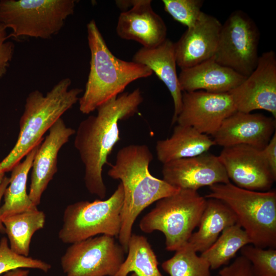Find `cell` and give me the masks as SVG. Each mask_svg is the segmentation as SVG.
Returning a JSON list of instances; mask_svg holds the SVG:
<instances>
[{"instance_id": "6da1fadb", "label": "cell", "mask_w": 276, "mask_h": 276, "mask_svg": "<svg viewBox=\"0 0 276 276\" xmlns=\"http://www.w3.org/2000/svg\"><path fill=\"white\" fill-rule=\"evenodd\" d=\"M143 101L139 88L122 93L99 106L97 114L82 121L75 132L74 146L84 166L85 187L101 199L107 193L103 168L120 140L119 122L136 113Z\"/></svg>"}, {"instance_id": "7a4b0ae2", "label": "cell", "mask_w": 276, "mask_h": 276, "mask_svg": "<svg viewBox=\"0 0 276 276\" xmlns=\"http://www.w3.org/2000/svg\"><path fill=\"white\" fill-rule=\"evenodd\" d=\"M153 158L146 145L125 146L118 151L115 163L107 172L111 178L121 180L124 189L121 226L118 238L126 253L133 225L140 213L154 202L180 190L151 174L149 166Z\"/></svg>"}, {"instance_id": "3957f363", "label": "cell", "mask_w": 276, "mask_h": 276, "mask_svg": "<svg viewBox=\"0 0 276 276\" xmlns=\"http://www.w3.org/2000/svg\"><path fill=\"white\" fill-rule=\"evenodd\" d=\"M90 52V69L85 90L79 98V110L89 114L104 103L123 93L132 82L152 75L147 66L122 60L108 49L95 20L87 25Z\"/></svg>"}, {"instance_id": "277c9868", "label": "cell", "mask_w": 276, "mask_h": 276, "mask_svg": "<svg viewBox=\"0 0 276 276\" xmlns=\"http://www.w3.org/2000/svg\"><path fill=\"white\" fill-rule=\"evenodd\" d=\"M69 78L60 80L44 95L38 90L26 98L24 110L19 120L17 141L7 156L0 162V172L5 175L35 147L43 140V135L52 125L78 101L83 91L79 88L70 89Z\"/></svg>"}, {"instance_id": "5b68a950", "label": "cell", "mask_w": 276, "mask_h": 276, "mask_svg": "<svg viewBox=\"0 0 276 276\" xmlns=\"http://www.w3.org/2000/svg\"><path fill=\"white\" fill-rule=\"evenodd\" d=\"M204 196L221 200L234 213L237 223L251 244L263 248L276 247V192L240 188L231 182L210 187Z\"/></svg>"}, {"instance_id": "8992f818", "label": "cell", "mask_w": 276, "mask_h": 276, "mask_svg": "<svg viewBox=\"0 0 276 276\" xmlns=\"http://www.w3.org/2000/svg\"><path fill=\"white\" fill-rule=\"evenodd\" d=\"M206 203V198L197 191L180 189L157 201L141 220L140 228L147 234L161 232L165 237L166 249L176 251L188 242Z\"/></svg>"}, {"instance_id": "52a82bcc", "label": "cell", "mask_w": 276, "mask_h": 276, "mask_svg": "<svg viewBox=\"0 0 276 276\" xmlns=\"http://www.w3.org/2000/svg\"><path fill=\"white\" fill-rule=\"evenodd\" d=\"M75 0H1L0 23L11 30L9 38L49 39L74 12Z\"/></svg>"}, {"instance_id": "ba28073f", "label": "cell", "mask_w": 276, "mask_h": 276, "mask_svg": "<svg viewBox=\"0 0 276 276\" xmlns=\"http://www.w3.org/2000/svg\"><path fill=\"white\" fill-rule=\"evenodd\" d=\"M123 200L124 189L120 182L106 200L80 201L69 204L64 211L59 238L64 243L72 244L98 234L118 237Z\"/></svg>"}, {"instance_id": "9c48e42d", "label": "cell", "mask_w": 276, "mask_h": 276, "mask_svg": "<svg viewBox=\"0 0 276 276\" xmlns=\"http://www.w3.org/2000/svg\"><path fill=\"white\" fill-rule=\"evenodd\" d=\"M260 36L258 26L246 12L233 11L222 24L215 61L248 77L258 63Z\"/></svg>"}, {"instance_id": "30bf717a", "label": "cell", "mask_w": 276, "mask_h": 276, "mask_svg": "<svg viewBox=\"0 0 276 276\" xmlns=\"http://www.w3.org/2000/svg\"><path fill=\"white\" fill-rule=\"evenodd\" d=\"M125 253L114 237L102 235L71 244L61 265L66 276H115Z\"/></svg>"}, {"instance_id": "8fae6325", "label": "cell", "mask_w": 276, "mask_h": 276, "mask_svg": "<svg viewBox=\"0 0 276 276\" xmlns=\"http://www.w3.org/2000/svg\"><path fill=\"white\" fill-rule=\"evenodd\" d=\"M237 111L264 110L276 118V55L272 50L259 56L257 65L243 82L231 90Z\"/></svg>"}, {"instance_id": "7c38bea8", "label": "cell", "mask_w": 276, "mask_h": 276, "mask_svg": "<svg viewBox=\"0 0 276 276\" xmlns=\"http://www.w3.org/2000/svg\"><path fill=\"white\" fill-rule=\"evenodd\" d=\"M236 111L228 93H212L203 90L182 92L181 109L176 122L213 136L222 122Z\"/></svg>"}, {"instance_id": "4fadbf2b", "label": "cell", "mask_w": 276, "mask_h": 276, "mask_svg": "<svg viewBox=\"0 0 276 276\" xmlns=\"http://www.w3.org/2000/svg\"><path fill=\"white\" fill-rule=\"evenodd\" d=\"M218 157L229 180L240 188L267 191L275 181L262 150L256 148L246 145L223 147Z\"/></svg>"}, {"instance_id": "5bb4252c", "label": "cell", "mask_w": 276, "mask_h": 276, "mask_svg": "<svg viewBox=\"0 0 276 276\" xmlns=\"http://www.w3.org/2000/svg\"><path fill=\"white\" fill-rule=\"evenodd\" d=\"M162 172L164 180L179 189L197 191L231 182L218 156L209 152L163 164Z\"/></svg>"}, {"instance_id": "9a60e30c", "label": "cell", "mask_w": 276, "mask_h": 276, "mask_svg": "<svg viewBox=\"0 0 276 276\" xmlns=\"http://www.w3.org/2000/svg\"><path fill=\"white\" fill-rule=\"evenodd\" d=\"M273 117L236 111L226 118L213 136L216 145L223 147L246 145L262 150L275 132Z\"/></svg>"}, {"instance_id": "2e32d148", "label": "cell", "mask_w": 276, "mask_h": 276, "mask_svg": "<svg viewBox=\"0 0 276 276\" xmlns=\"http://www.w3.org/2000/svg\"><path fill=\"white\" fill-rule=\"evenodd\" d=\"M221 26L217 18L202 12L195 24L187 28L174 43L177 65L185 69L213 57Z\"/></svg>"}, {"instance_id": "e0dca14e", "label": "cell", "mask_w": 276, "mask_h": 276, "mask_svg": "<svg viewBox=\"0 0 276 276\" xmlns=\"http://www.w3.org/2000/svg\"><path fill=\"white\" fill-rule=\"evenodd\" d=\"M75 132L60 118L50 128L48 134L40 144L32 166L28 194L34 205L39 204L43 193L57 171V157L60 149Z\"/></svg>"}, {"instance_id": "ac0fdd59", "label": "cell", "mask_w": 276, "mask_h": 276, "mask_svg": "<svg viewBox=\"0 0 276 276\" xmlns=\"http://www.w3.org/2000/svg\"><path fill=\"white\" fill-rule=\"evenodd\" d=\"M151 0H137L127 11L122 12L116 31L122 39L138 42L143 48H154L167 38V27L151 6Z\"/></svg>"}, {"instance_id": "d6986e66", "label": "cell", "mask_w": 276, "mask_h": 276, "mask_svg": "<svg viewBox=\"0 0 276 276\" xmlns=\"http://www.w3.org/2000/svg\"><path fill=\"white\" fill-rule=\"evenodd\" d=\"M246 78L219 64L214 56L195 66L181 70L178 75L182 92L203 90L212 93H228Z\"/></svg>"}, {"instance_id": "ffe728a7", "label": "cell", "mask_w": 276, "mask_h": 276, "mask_svg": "<svg viewBox=\"0 0 276 276\" xmlns=\"http://www.w3.org/2000/svg\"><path fill=\"white\" fill-rule=\"evenodd\" d=\"M132 61L148 67L168 88L174 103L171 124H174L181 109L182 95L176 71L174 43L166 38L154 48L142 47L134 54Z\"/></svg>"}, {"instance_id": "44dd1931", "label": "cell", "mask_w": 276, "mask_h": 276, "mask_svg": "<svg viewBox=\"0 0 276 276\" xmlns=\"http://www.w3.org/2000/svg\"><path fill=\"white\" fill-rule=\"evenodd\" d=\"M215 145L213 139L209 135L191 126L177 124L170 137L156 142V155L158 160L165 164L208 152Z\"/></svg>"}, {"instance_id": "7402d4cb", "label": "cell", "mask_w": 276, "mask_h": 276, "mask_svg": "<svg viewBox=\"0 0 276 276\" xmlns=\"http://www.w3.org/2000/svg\"><path fill=\"white\" fill-rule=\"evenodd\" d=\"M237 223L235 214L225 203L218 199L206 198L198 229L192 234L188 243L195 251L202 253L216 241L224 229Z\"/></svg>"}, {"instance_id": "603a6c76", "label": "cell", "mask_w": 276, "mask_h": 276, "mask_svg": "<svg viewBox=\"0 0 276 276\" xmlns=\"http://www.w3.org/2000/svg\"><path fill=\"white\" fill-rule=\"evenodd\" d=\"M40 144L33 148L26 155L25 159L11 170L9 183L3 196L4 203L1 207V219L9 215L37 208L30 199L26 189L28 174Z\"/></svg>"}, {"instance_id": "cb8c5ba5", "label": "cell", "mask_w": 276, "mask_h": 276, "mask_svg": "<svg viewBox=\"0 0 276 276\" xmlns=\"http://www.w3.org/2000/svg\"><path fill=\"white\" fill-rule=\"evenodd\" d=\"M45 219L44 212L37 208L3 218L1 221L10 248L19 255L28 257L32 236L44 227Z\"/></svg>"}, {"instance_id": "d4e9b609", "label": "cell", "mask_w": 276, "mask_h": 276, "mask_svg": "<svg viewBox=\"0 0 276 276\" xmlns=\"http://www.w3.org/2000/svg\"><path fill=\"white\" fill-rule=\"evenodd\" d=\"M127 256L115 276H163L158 268L156 256L147 239L132 234L128 245Z\"/></svg>"}, {"instance_id": "484cf974", "label": "cell", "mask_w": 276, "mask_h": 276, "mask_svg": "<svg viewBox=\"0 0 276 276\" xmlns=\"http://www.w3.org/2000/svg\"><path fill=\"white\" fill-rule=\"evenodd\" d=\"M251 244L245 231L238 224L224 229L216 241L200 256L216 270L228 265L244 246Z\"/></svg>"}, {"instance_id": "4316f807", "label": "cell", "mask_w": 276, "mask_h": 276, "mask_svg": "<svg viewBox=\"0 0 276 276\" xmlns=\"http://www.w3.org/2000/svg\"><path fill=\"white\" fill-rule=\"evenodd\" d=\"M161 267L170 276H211L210 264L188 242L163 262Z\"/></svg>"}, {"instance_id": "83f0119b", "label": "cell", "mask_w": 276, "mask_h": 276, "mask_svg": "<svg viewBox=\"0 0 276 276\" xmlns=\"http://www.w3.org/2000/svg\"><path fill=\"white\" fill-rule=\"evenodd\" d=\"M24 268L37 269L47 272L51 265L42 260L16 253L8 245L7 239L3 237L0 241V274Z\"/></svg>"}, {"instance_id": "f1b7e54d", "label": "cell", "mask_w": 276, "mask_h": 276, "mask_svg": "<svg viewBox=\"0 0 276 276\" xmlns=\"http://www.w3.org/2000/svg\"><path fill=\"white\" fill-rule=\"evenodd\" d=\"M240 251L250 262L257 276H276L275 248H263L249 244Z\"/></svg>"}, {"instance_id": "f546056e", "label": "cell", "mask_w": 276, "mask_h": 276, "mask_svg": "<svg viewBox=\"0 0 276 276\" xmlns=\"http://www.w3.org/2000/svg\"><path fill=\"white\" fill-rule=\"evenodd\" d=\"M166 12L188 28L193 27L198 20L204 3L202 0H163Z\"/></svg>"}, {"instance_id": "4dcf8cb0", "label": "cell", "mask_w": 276, "mask_h": 276, "mask_svg": "<svg viewBox=\"0 0 276 276\" xmlns=\"http://www.w3.org/2000/svg\"><path fill=\"white\" fill-rule=\"evenodd\" d=\"M7 30L0 23V79L6 74L14 52V44L8 40Z\"/></svg>"}, {"instance_id": "1f68e13d", "label": "cell", "mask_w": 276, "mask_h": 276, "mask_svg": "<svg viewBox=\"0 0 276 276\" xmlns=\"http://www.w3.org/2000/svg\"><path fill=\"white\" fill-rule=\"evenodd\" d=\"M217 276H257L250 262L242 256L221 269Z\"/></svg>"}, {"instance_id": "d6a6232c", "label": "cell", "mask_w": 276, "mask_h": 276, "mask_svg": "<svg viewBox=\"0 0 276 276\" xmlns=\"http://www.w3.org/2000/svg\"><path fill=\"white\" fill-rule=\"evenodd\" d=\"M264 158L271 172L276 177V134L272 136L266 146L262 150Z\"/></svg>"}, {"instance_id": "836d02e7", "label": "cell", "mask_w": 276, "mask_h": 276, "mask_svg": "<svg viewBox=\"0 0 276 276\" xmlns=\"http://www.w3.org/2000/svg\"><path fill=\"white\" fill-rule=\"evenodd\" d=\"M9 183V178L6 176H5L3 179L2 180V181L0 182V233H5V229L1 219V202L2 199L3 197L4 196L5 190L8 187Z\"/></svg>"}, {"instance_id": "e575fe53", "label": "cell", "mask_w": 276, "mask_h": 276, "mask_svg": "<svg viewBox=\"0 0 276 276\" xmlns=\"http://www.w3.org/2000/svg\"><path fill=\"white\" fill-rule=\"evenodd\" d=\"M137 0H120L116 1V4L122 12L127 11L128 8H132L136 3Z\"/></svg>"}, {"instance_id": "d590c367", "label": "cell", "mask_w": 276, "mask_h": 276, "mask_svg": "<svg viewBox=\"0 0 276 276\" xmlns=\"http://www.w3.org/2000/svg\"><path fill=\"white\" fill-rule=\"evenodd\" d=\"M29 273V270L19 268L8 271L5 273L4 276H28Z\"/></svg>"}, {"instance_id": "8d00e7d4", "label": "cell", "mask_w": 276, "mask_h": 276, "mask_svg": "<svg viewBox=\"0 0 276 276\" xmlns=\"http://www.w3.org/2000/svg\"><path fill=\"white\" fill-rule=\"evenodd\" d=\"M5 175L4 174H2L1 172H0V182L2 181V180L3 179L4 177H5Z\"/></svg>"}]
</instances>
